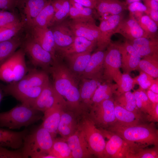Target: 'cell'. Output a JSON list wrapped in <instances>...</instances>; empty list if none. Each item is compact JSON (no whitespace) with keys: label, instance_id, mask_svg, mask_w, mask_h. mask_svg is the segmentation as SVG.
I'll list each match as a JSON object with an SVG mask.
<instances>
[{"label":"cell","instance_id":"obj_1","mask_svg":"<svg viewBox=\"0 0 158 158\" xmlns=\"http://www.w3.org/2000/svg\"><path fill=\"white\" fill-rule=\"evenodd\" d=\"M48 71L52 76L54 88L65 100L67 109L80 115L84 113L79 91L80 78L58 61Z\"/></svg>","mask_w":158,"mask_h":158},{"label":"cell","instance_id":"obj_2","mask_svg":"<svg viewBox=\"0 0 158 158\" xmlns=\"http://www.w3.org/2000/svg\"><path fill=\"white\" fill-rule=\"evenodd\" d=\"M50 83L45 71L33 69L19 81L4 87L3 90L22 104L32 107L44 87Z\"/></svg>","mask_w":158,"mask_h":158},{"label":"cell","instance_id":"obj_3","mask_svg":"<svg viewBox=\"0 0 158 158\" xmlns=\"http://www.w3.org/2000/svg\"><path fill=\"white\" fill-rule=\"evenodd\" d=\"M106 130L123 139L148 147L158 146V130L154 122L123 126L114 124Z\"/></svg>","mask_w":158,"mask_h":158},{"label":"cell","instance_id":"obj_4","mask_svg":"<svg viewBox=\"0 0 158 158\" xmlns=\"http://www.w3.org/2000/svg\"><path fill=\"white\" fill-rule=\"evenodd\" d=\"M55 138L41 126L28 133L21 150L23 158H55L49 154Z\"/></svg>","mask_w":158,"mask_h":158},{"label":"cell","instance_id":"obj_5","mask_svg":"<svg viewBox=\"0 0 158 158\" xmlns=\"http://www.w3.org/2000/svg\"><path fill=\"white\" fill-rule=\"evenodd\" d=\"M41 112L32 107L22 104L10 110L0 113V126L11 129H19L39 120Z\"/></svg>","mask_w":158,"mask_h":158},{"label":"cell","instance_id":"obj_6","mask_svg":"<svg viewBox=\"0 0 158 158\" xmlns=\"http://www.w3.org/2000/svg\"><path fill=\"white\" fill-rule=\"evenodd\" d=\"M79 128L83 132L92 155L98 158H106L105 138L101 130L98 128L87 113L81 115Z\"/></svg>","mask_w":158,"mask_h":158},{"label":"cell","instance_id":"obj_7","mask_svg":"<svg viewBox=\"0 0 158 158\" xmlns=\"http://www.w3.org/2000/svg\"><path fill=\"white\" fill-rule=\"evenodd\" d=\"M106 141V158H131L140 149L146 147L141 144L126 140L118 135L105 129H101Z\"/></svg>","mask_w":158,"mask_h":158},{"label":"cell","instance_id":"obj_8","mask_svg":"<svg viewBox=\"0 0 158 158\" xmlns=\"http://www.w3.org/2000/svg\"><path fill=\"white\" fill-rule=\"evenodd\" d=\"M22 48L16 51L0 65V80L8 83L18 81L28 71L25 56Z\"/></svg>","mask_w":158,"mask_h":158},{"label":"cell","instance_id":"obj_9","mask_svg":"<svg viewBox=\"0 0 158 158\" xmlns=\"http://www.w3.org/2000/svg\"><path fill=\"white\" fill-rule=\"evenodd\" d=\"M87 113L99 128L106 130L116 122L113 98L92 105Z\"/></svg>","mask_w":158,"mask_h":158},{"label":"cell","instance_id":"obj_10","mask_svg":"<svg viewBox=\"0 0 158 158\" xmlns=\"http://www.w3.org/2000/svg\"><path fill=\"white\" fill-rule=\"evenodd\" d=\"M21 46L30 57L32 63L48 71L54 63L51 54L26 35H24Z\"/></svg>","mask_w":158,"mask_h":158},{"label":"cell","instance_id":"obj_11","mask_svg":"<svg viewBox=\"0 0 158 158\" xmlns=\"http://www.w3.org/2000/svg\"><path fill=\"white\" fill-rule=\"evenodd\" d=\"M24 30L26 35L51 54L54 62L58 61L53 35L50 28L25 26Z\"/></svg>","mask_w":158,"mask_h":158},{"label":"cell","instance_id":"obj_12","mask_svg":"<svg viewBox=\"0 0 158 158\" xmlns=\"http://www.w3.org/2000/svg\"><path fill=\"white\" fill-rule=\"evenodd\" d=\"M104 59L102 78L105 81L111 83L121 71V55L117 43L111 42L107 48Z\"/></svg>","mask_w":158,"mask_h":158},{"label":"cell","instance_id":"obj_13","mask_svg":"<svg viewBox=\"0 0 158 158\" xmlns=\"http://www.w3.org/2000/svg\"><path fill=\"white\" fill-rule=\"evenodd\" d=\"M99 26L100 38L96 50H105L111 42V38L121 21L124 18L122 13L103 16Z\"/></svg>","mask_w":158,"mask_h":158},{"label":"cell","instance_id":"obj_14","mask_svg":"<svg viewBox=\"0 0 158 158\" xmlns=\"http://www.w3.org/2000/svg\"><path fill=\"white\" fill-rule=\"evenodd\" d=\"M51 0H18L16 8L20 11L25 26L30 25L41 11Z\"/></svg>","mask_w":158,"mask_h":158},{"label":"cell","instance_id":"obj_15","mask_svg":"<svg viewBox=\"0 0 158 158\" xmlns=\"http://www.w3.org/2000/svg\"><path fill=\"white\" fill-rule=\"evenodd\" d=\"M68 25L75 36L85 38L96 43L100 40V32L95 22L71 20H68Z\"/></svg>","mask_w":158,"mask_h":158},{"label":"cell","instance_id":"obj_16","mask_svg":"<svg viewBox=\"0 0 158 158\" xmlns=\"http://www.w3.org/2000/svg\"><path fill=\"white\" fill-rule=\"evenodd\" d=\"M61 104L66 106V102L50 83L42 89L32 107L44 112L54 105ZM67 108V107H66Z\"/></svg>","mask_w":158,"mask_h":158},{"label":"cell","instance_id":"obj_17","mask_svg":"<svg viewBox=\"0 0 158 158\" xmlns=\"http://www.w3.org/2000/svg\"><path fill=\"white\" fill-rule=\"evenodd\" d=\"M80 116L67 108L63 109L57 132L62 138L66 140L78 129Z\"/></svg>","mask_w":158,"mask_h":158},{"label":"cell","instance_id":"obj_18","mask_svg":"<svg viewBox=\"0 0 158 158\" xmlns=\"http://www.w3.org/2000/svg\"><path fill=\"white\" fill-rule=\"evenodd\" d=\"M66 140L71 150V158H89L92 157L84 134L79 128Z\"/></svg>","mask_w":158,"mask_h":158},{"label":"cell","instance_id":"obj_19","mask_svg":"<svg viewBox=\"0 0 158 158\" xmlns=\"http://www.w3.org/2000/svg\"><path fill=\"white\" fill-rule=\"evenodd\" d=\"M114 104L116 119V122L115 124L128 126L151 122L149 121L148 115L143 113L130 111L114 103Z\"/></svg>","mask_w":158,"mask_h":158},{"label":"cell","instance_id":"obj_20","mask_svg":"<svg viewBox=\"0 0 158 158\" xmlns=\"http://www.w3.org/2000/svg\"><path fill=\"white\" fill-rule=\"evenodd\" d=\"M49 28L53 34L56 52L68 47L73 41L75 36L69 27L67 21L64 20Z\"/></svg>","mask_w":158,"mask_h":158},{"label":"cell","instance_id":"obj_21","mask_svg":"<svg viewBox=\"0 0 158 158\" xmlns=\"http://www.w3.org/2000/svg\"><path fill=\"white\" fill-rule=\"evenodd\" d=\"M119 33L126 40L132 41L142 37L148 38L137 20L131 15L124 18L118 26L115 34Z\"/></svg>","mask_w":158,"mask_h":158},{"label":"cell","instance_id":"obj_22","mask_svg":"<svg viewBox=\"0 0 158 158\" xmlns=\"http://www.w3.org/2000/svg\"><path fill=\"white\" fill-rule=\"evenodd\" d=\"M80 78L79 91L81 104L83 111L87 112L91 107L92 96L102 79Z\"/></svg>","mask_w":158,"mask_h":158},{"label":"cell","instance_id":"obj_23","mask_svg":"<svg viewBox=\"0 0 158 158\" xmlns=\"http://www.w3.org/2000/svg\"><path fill=\"white\" fill-rule=\"evenodd\" d=\"M106 51H96L90 60L80 78L103 79V64Z\"/></svg>","mask_w":158,"mask_h":158},{"label":"cell","instance_id":"obj_24","mask_svg":"<svg viewBox=\"0 0 158 158\" xmlns=\"http://www.w3.org/2000/svg\"><path fill=\"white\" fill-rule=\"evenodd\" d=\"M67 108L66 105L56 104L46 110L44 112L43 122L41 125L55 138L60 122L63 109Z\"/></svg>","mask_w":158,"mask_h":158},{"label":"cell","instance_id":"obj_25","mask_svg":"<svg viewBox=\"0 0 158 158\" xmlns=\"http://www.w3.org/2000/svg\"><path fill=\"white\" fill-rule=\"evenodd\" d=\"M28 133L27 129L15 132L0 128V146L18 149L22 146L24 138Z\"/></svg>","mask_w":158,"mask_h":158},{"label":"cell","instance_id":"obj_26","mask_svg":"<svg viewBox=\"0 0 158 158\" xmlns=\"http://www.w3.org/2000/svg\"><path fill=\"white\" fill-rule=\"evenodd\" d=\"M97 46L96 43L83 37L75 36L73 42L69 46L58 50L56 54L62 57L72 54L85 51L92 52Z\"/></svg>","mask_w":158,"mask_h":158},{"label":"cell","instance_id":"obj_27","mask_svg":"<svg viewBox=\"0 0 158 158\" xmlns=\"http://www.w3.org/2000/svg\"><path fill=\"white\" fill-rule=\"evenodd\" d=\"M91 52L85 51L67 55L63 58L66 59L68 67L75 75L79 78L85 70L91 56Z\"/></svg>","mask_w":158,"mask_h":158},{"label":"cell","instance_id":"obj_28","mask_svg":"<svg viewBox=\"0 0 158 158\" xmlns=\"http://www.w3.org/2000/svg\"><path fill=\"white\" fill-rule=\"evenodd\" d=\"M127 6L126 2L119 0H96L95 9L99 15L103 16L122 13Z\"/></svg>","mask_w":158,"mask_h":158},{"label":"cell","instance_id":"obj_29","mask_svg":"<svg viewBox=\"0 0 158 158\" xmlns=\"http://www.w3.org/2000/svg\"><path fill=\"white\" fill-rule=\"evenodd\" d=\"M128 41L142 58L158 54V38L142 37Z\"/></svg>","mask_w":158,"mask_h":158},{"label":"cell","instance_id":"obj_30","mask_svg":"<svg viewBox=\"0 0 158 158\" xmlns=\"http://www.w3.org/2000/svg\"><path fill=\"white\" fill-rule=\"evenodd\" d=\"M23 32L9 40L0 42V65L21 45L24 35Z\"/></svg>","mask_w":158,"mask_h":158},{"label":"cell","instance_id":"obj_31","mask_svg":"<svg viewBox=\"0 0 158 158\" xmlns=\"http://www.w3.org/2000/svg\"><path fill=\"white\" fill-rule=\"evenodd\" d=\"M117 43L121 57V66L124 73H129L132 71L138 70L141 57L133 55L126 51Z\"/></svg>","mask_w":158,"mask_h":158},{"label":"cell","instance_id":"obj_32","mask_svg":"<svg viewBox=\"0 0 158 158\" xmlns=\"http://www.w3.org/2000/svg\"><path fill=\"white\" fill-rule=\"evenodd\" d=\"M116 89V84L106 81L101 83L95 90L91 100V107L102 101L112 98Z\"/></svg>","mask_w":158,"mask_h":158},{"label":"cell","instance_id":"obj_33","mask_svg":"<svg viewBox=\"0 0 158 158\" xmlns=\"http://www.w3.org/2000/svg\"><path fill=\"white\" fill-rule=\"evenodd\" d=\"M139 62L138 70L154 78L158 77V54L142 57Z\"/></svg>","mask_w":158,"mask_h":158},{"label":"cell","instance_id":"obj_34","mask_svg":"<svg viewBox=\"0 0 158 158\" xmlns=\"http://www.w3.org/2000/svg\"><path fill=\"white\" fill-rule=\"evenodd\" d=\"M113 81L116 83V89L114 93L115 97L130 91L135 84L134 79L129 74L122 73L121 71L114 78Z\"/></svg>","mask_w":158,"mask_h":158},{"label":"cell","instance_id":"obj_35","mask_svg":"<svg viewBox=\"0 0 158 158\" xmlns=\"http://www.w3.org/2000/svg\"><path fill=\"white\" fill-rule=\"evenodd\" d=\"M54 13V10L51 1L41 11L32 24L28 26H36L42 28H49Z\"/></svg>","mask_w":158,"mask_h":158},{"label":"cell","instance_id":"obj_36","mask_svg":"<svg viewBox=\"0 0 158 158\" xmlns=\"http://www.w3.org/2000/svg\"><path fill=\"white\" fill-rule=\"evenodd\" d=\"M136 106L139 110L145 114L149 115L153 108L157 104H153L148 98L145 90L139 88L133 92Z\"/></svg>","mask_w":158,"mask_h":158},{"label":"cell","instance_id":"obj_37","mask_svg":"<svg viewBox=\"0 0 158 158\" xmlns=\"http://www.w3.org/2000/svg\"><path fill=\"white\" fill-rule=\"evenodd\" d=\"M49 154L55 158H71V150L64 139L55 138Z\"/></svg>","mask_w":158,"mask_h":158},{"label":"cell","instance_id":"obj_38","mask_svg":"<svg viewBox=\"0 0 158 158\" xmlns=\"http://www.w3.org/2000/svg\"><path fill=\"white\" fill-rule=\"evenodd\" d=\"M114 101L115 104L128 111L136 113H142L138 108L134 95L130 91L115 97Z\"/></svg>","mask_w":158,"mask_h":158},{"label":"cell","instance_id":"obj_39","mask_svg":"<svg viewBox=\"0 0 158 158\" xmlns=\"http://www.w3.org/2000/svg\"><path fill=\"white\" fill-rule=\"evenodd\" d=\"M148 38H158V25L144 13L136 19Z\"/></svg>","mask_w":158,"mask_h":158},{"label":"cell","instance_id":"obj_40","mask_svg":"<svg viewBox=\"0 0 158 158\" xmlns=\"http://www.w3.org/2000/svg\"><path fill=\"white\" fill-rule=\"evenodd\" d=\"M22 23L24 22L16 11L0 10V27H12Z\"/></svg>","mask_w":158,"mask_h":158},{"label":"cell","instance_id":"obj_41","mask_svg":"<svg viewBox=\"0 0 158 158\" xmlns=\"http://www.w3.org/2000/svg\"><path fill=\"white\" fill-rule=\"evenodd\" d=\"M94 9L88 7L85 10L80 11L71 5L69 16L72 20L95 22L93 17Z\"/></svg>","mask_w":158,"mask_h":158},{"label":"cell","instance_id":"obj_42","mask_svg":"<svg viewBox=\"0 0 158 158\" xmlns=\"http://www.w3.org/2000/svg\"><path fill=\"white\" fill-rule=\"evenodd\" d=\"M25 24L22 23L16 26L5 28L0 27V42L9 40L22 32Z\"/></svg>","mask_w":158,"mask_h":158},{"label":"cell","instance_id":"obj_43","mask_svg":"<svg viewBox=\"0 0 158 158\" xmlns=\"http://www.w3.org/2000/svg\"><path fill=\"white\" fill-rule=\"evenodd\" d=\"M71 6L69 0H66L62 7L55 12L50 27L65 20L69 16Z\"/></svg>","mask_w":158,"mask_h":158},{"label":"cell","instance_id":"obj_44","mask_svg":"<svg viewBox=\"0 0 158 158\" xmlns=\"http://www.w3.org/2000/svg\"><path fill=\"white\" fill-rule=\"evenodd\" d=\"M158 146L142 148L133 155L131 158H158Z\"/></svg>","mask_w":158,"mask_h":158},{"label":"cell","instance_id":"obj_45","mask_svg":"<svg viewBox=\"0 0 158 158\" xmlns=\"http://www.w3.org/2000/svg\"><path fill=\"white\" fill-rule=\"evenodd\" d=\"M154 79L147 74L140 71L139 75L134 78V80L135 84H138L140 88L145 90L150 87Z\"/></svg>","mask_w":158,"mask_h":158},{"label":"cell","instance_id":"obj_46","mask_svg":"<svg viewBox=\"0 0 158 158\" xmlns=\"http://www.w3.org/2000/svg\"><path fill=\"white\" fill-rule=\"evenodd\" d=\"M21 150H11L0 146V158H22Z\"/></svg>","mask_w":158,"mask_h":158},{"label":"cell","instance_id":"obj_47","mask_svg":"<svg viewBox=\"0 0 158 158\" xmlns=\"http://www.w3.org/2000/svg\"><path fill=\"white\" fill-rule=\"evenodd\" d=\"M18 0H0V10L16 12Z\"/></svg>","mask_w":158,"mask_h":158},{"label":"cell","instance_id":"obj_48","mask_svg":"<svg viewBox=\"0 0 158 158\" xmlns=\"http://www.w3.org/2000/svg\"><path fill=\"white\" fill-rule=\"evenodd\" d=\"M127 8L130 13L140 12L145 13L147 8L140 1H136L130 3L127 5Z\"/></svg>","mask_w":158,"mask_h":158},{"label":"cell","instance_id":"obj_49","mask_svg":"<svg viewBox=\"0 0 158 158\" xmlns=\"http://www.w3.org/2000/svg\"><path fill=\"white\" fill-rule=\"evenodd\" d=\"M74 2L84 6L95 9L96 0H72Z\"/></svg>","mask_w":158,"mask_h":158},{"label":"cell","instance_id":"obj_50","mask_svg":"<svg viewBox=\"0 0 158 158\" xmlns=\"http://www.w3.org/2000/svg\"><path fill=\"white\" fill-rule=\"evenodd\" d=\"M150 122H158V104L153 108L150 114L148 115Z\"/></svg>","mask_w":158,"mask_h":158},{"label":"cell","instance_id":"obj_51","mask_svg":"<svg viewBox=\"0 0 158 158\" xmlns=\"http://www.w3.org/2000/svg\"><path fill=\"white\" fill-rule=\"evenodd\" d=\"M158 25V11L147 8L145 13Z\"/></svg>","mask_w":158,"mask_h":158},{"label":"cell","instance_id":"obj_52","mask_svg":"<svg viewBox=\"0 0 158 158\" xmlns=\"http://www.w3.org/2000/svg\"><path fill=\"white\" fill-rule=\"evenodd\" d=\"M146 94L151 101L154 104H158V94L149 90H145Z\"/></svg>","mask_w":158,"mask_h":158},{"label":"cell","instance_id":"obj_53","mask_svg":"<svg viewBox=\"0 0 158 158\" xmlns=\"http://www.w3.org/2000/svg\"><path fill=\"white\" fill-rule=\"evenodd\" d=\"M147 8L158 11V2L154 0H142Z\"/></svg>","mask_w":158,"mask_h":158},{"label":"cell","instance_id":"obj_54","mask_svg":"<svg viewBox=\"0 0 158 158\" xmlns=\"http://www.w3.org/2000/svg\"><path fill=\"white\" fill-rule=\"evenodd\" d=\"M66 0H51V4L53 7L55 12L63 6Z\"/></svg>","mask_w":158,"mask_h":158},{"label":"cell","instance_id":"obj_55","mask_svg":"<svg viewBox=\"0 0 158 158\" xmlns=\"http://www.w3.org/2000/svg\"><path fill=\"white\" fill-rule=\"evenodd\" d=\"M149 89L154 92L158 94V78L154 79L153 82L149 88Z\"/></svg>","mask_w":158,"mask_h":158},{"label":"cell","instance_id":"obj_56","mask_svg":"<svg viewBox=\"0 0 158 158\" xmlns=\"http://www.w3.org/2000/svg\"><path fill=\"white\" fill-rule=\"evenodd\" d=\"M140 0H126V3L127 5L130 3L136 1H140Z\"/></svg>","mask_w":158,"mask_h":158},{"label":"cell","instance_id":"obj_57","mask_svg":"<svg viewBox=\"0 0 158 158\" xmlns=\"http://www.w3.org/2000/svg\"><path fill=\"white\" fill-rule=\"evenodd\" d=\"M3 97V92L2 90L0 88V104Z\"/></svg>","mask_w":158,"mask_h":158},{"label":"cell","instance_id":"obj_58","mask_svg":"<svg viewBox=\"0 0 158 158\" xmlns=\"http://www.w3.org/2000/svg\"><path fill=\"white\" fill-rule=\"evenodd\" d=\"M155 1H156L158 2V0H154Z\"/></svg>","mask_w":158,"mask_h":158},{"label":"cell","instance_id":"obj_59","mask_svg":"<svg viewBox=\"0 0 158 158\" xmlns=\"http://www.w3.org/2000/svg\"><path fill=\"white\" fill-rule=\"evenodd\" d=\"M140 0L141 1V0Z\"/></svg>","mask_w":158,"mask_h":158}]
</instances>
